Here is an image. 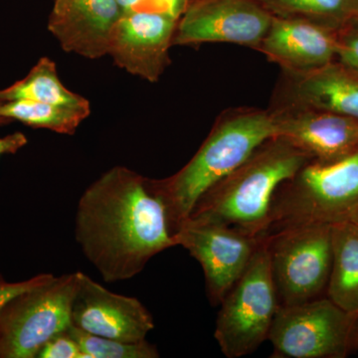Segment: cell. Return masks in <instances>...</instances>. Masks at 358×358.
I'll use <instances>...</instances> for the list:
<instances>
[{
    "label": "cell",
    "mask_w": 358,
    "mask_h": 358,
    "mask_svg": "<svg viewBox=\"0 0 358 358\" xmlns=\"http://www.w3.org/2000/svg\"><path fill=\"white\" fill-rule=\"evenodd\" d=\"M2 103L3 102H2L1 100H0V105H1ZM7 122H9V121H7V120L2 119V117H0V126H1V124H7Z\"/></svg>",
    "instance_id": "f546056e"
},
{
    "label": "cell",
    "mask_w": 358,
    "mask_h": 358,
    "mask_svg": "<svg viewBox=\"0 0 358 358\" xmlns=\"http://www.w3.org/2000/svg\"><path fill=\"white\" fill-rule=\"evenodd\" d=\"M91 106L58 105L18 100L0 105V117L54 133L73 134L89 117Z\"/></svg>",
    "instance_id": "d6986e66"
},
{
    "label": "cell",
    "mask_w": 358,
    "mask_h": 358,
    "mask_svg": "<svg viewBox=\"0 0 358 358\" xmlns=\"http://www.w3.org/2000/svg\"><path fill=\"white\" fill-rule=\"evenodd\" d=\"M0 100L3 103L28 100L58 105L90 106L84 96L66 88L58 76L57 66L48 57L40 59L20 81L0 90Z\"/></svg>",
    "instance_id": "ac0fdd59"
},
{
    "label": "cell",
    "mask_w": 358,
    "mask_h": 358,
    "mask_svg": "<svg viewBox=\"0 0 358 358\" xmlns=\"http://www.w3.org/2000/svg\"><path fill=\"white\" fill-rule=\"evenodd\" d=\"M278 136V117L250 113L219 124L196 155L178 173L155 179L166 201L174 235L200 197L246 162L259 147Z\"/></svg>",
    "instance_id": "3957f363"
},
{
    "label": "cell",
    "mask_w": 358,
    "mask_h": 358,
    "mask_svg": "<svg viewBox=\"0 0 358 358\" xmlns=\"http://www.w3.org/2000/svg\"><path fill=\"white\" fill-rule=\"evenodd\" d=\"M262 237L226 226L190 224L174 235L176 246L187 250L201 265L207 294L213 306L220 305L243 274Z\"/></svg>",
    "instance_id": "9c48e42d"
},
{
    "label": "cell",
    "mask_w": 358,
    "mask_h": 358,
    "mask_svg": "<svg viewBox=\"0 0 358 358\" xmlns=\"http://www.w3.org/2000/svg\"><path fill=\"white\" fill-rule=\"evenodd\" d=\"M301 102L358 122V79L334 69L312 71L296 86Z\"/></svg>",
    "instance_id": "e0dca14e"
},
{
    "label": "cell",
    "mask_w": 358,
    "mask_h": 358,
    "mask_svg": "<svg viewBox=\"0 0 358 358\" xmlns=\"http://www.w3.org/2000/svg\"><path fill=\"white\" fill-rule=\"evenodd\" d=\"M49 339L37 355L38 358H82L81 348L69 331Z\"/></svg>",
    "instance_id": "7402d4cb"
},
{
    "label": "cell",
    "mask_w": 358,
    "mask_h": 358,
    "mask_svg": "<svg viewBox=\"0 0 358 358\" xmlns=\"http://www.w3.org/2000/svg\"><path fill=\"white\" fill-rule=\"evenodd\" d=\"M352 352H358V320L352 334Z\"/></svg>",
    "instance_id": "f1b7e54d"
},
{
    "label": "cell",
    "mask_w": 358,
    "mask_h": 358,
    "mask_svg": "<svg viewBox=\"0 0 358 358\" xmlns=\"http://www.w3.org/2000/svg\"><path fill=\"white\" fill-rule=\"evenodd\" d=\"M77 272L53 275L0 310V358H35L42 346L72 326Z\"/></svg>",
    "instance_id": "52a82bcc"
},
{
    "label": "cell",
    "mask_w": 358,
    "mask_h": 358,
    "mask_svg": "<svg viewBox=\"0 0 358 358\" xmlns=\"http://www.w3.org/2000/svg\"><path fill=\"white\" fill-rule=\"evenodd\" d=\"M122 15L115 0H70L62 13L50 15L48 30L63 50L99 59L108 55L110 35Z\"/></svg>",
    "instance_id": "4fadbf2b"
},
{
    "label": "cell",
    "mask_w": 358,
    "mask_h": 358,
    "mask_svg": "<svg viewBox=\"0 0 358 358\" xmlns=\"http://www.w3.org/2000/svg\"><path fill=\"white\" fill-rule=\"evenodd\" d=\"M357 320L327 296L280 306L268 341L275 357L345 358L352 352Z\"/></svg>",
    "instance_id": "ba28073f"
},
{
    "label": "cell",
    "mask_w": 358,
    "mask_h": 358,
    "mask_svg": "<svg viewBox=\"0 0 358 358\" xmlns=\"http://www.w3.org/2000/svg\"><path fill=\"white\" fill-rule=\"evenodd\" d=\"M178 23L155 11L122 14L110 35L108 55L129 74L157 82L169 64V49Z\"/></svg>",
    "instance_id": "7c38bea8"
},
{
    "label": "cell",
    "mask_w": 358,
    "mask_h": 358,
    "mask_svg": "<svg viewBox=\"0 0 358 358\" xmlns=\"http://www.w3.org/2000/svg\"><path fill=\"white\" fill-rule=\"evenodd\" d=\"M341 60L348 67L358 73V36L348 39L338 48Z\"/></svg>",
    "instance_id": "d4e9b609"
},
{
    "label": "cell",
    "mask_w": 358,
    "mask_h": 358,
    "mask_svg": "<svg viewBox=\"0 0 358 358\" xmlns=\"http://www.w3.org/2000/svg\"><path fill=\"white\" fill-rule=\"evenodd\" d=\"M310 159L305 150L281 136L271 138L236 171L207 190L183 225L226 226L251 236H264L278 188Z\"/></svg>",
    "instance_id": "7a4b0ae2"
},
{
    "label": "cell",
    "mask_w": 358,
    "mask_h": 358,
    "mask_svg": "<svg viewBox=\"0 0 358 358\" xmlns=\"http://www.w3.org/2000/svg\"><path fill=\"white\" fill-rule=\"evenodd\" d=\"M220 306L214 336L226 357H246L267 341L280 303L264 237Z\"/></svg>",
    "instance_id": "5b68a950"
},
{
    "label": "cell",
    "mask_w": 358,
    "mask_h": 358,
    "mask_svg": "<svg viewBox=\"0 0 358 358\" xmlns=\"http://www.w3.org/2000/svg\"><path fill=\"white\" fill-rule=\"evenodd\" d=\"M117 6L121 8L122 13L126 14L131 11L138 10L143 0H115Z\"/></svg>",
    "instance_id": "4316f807"
},
{
    "label": "cell",
    "mask_w": 358,
    "mask_h": 358,
    "mask_svg": "<svg viewBox=\"0 0 358 358\" xmlns=\"http://www.w3.org/2000/svg\"><path fill=\"white\" fill-rule=\"evenodd\" d=\"M263 237L280 306L326 296L333 263L331 225L291 226Z\"/></svg>",
    "instance_id": "8992f818"
},
{
    "label": "cell",
    "mask_w": 358,
    "mask_h": 358,
    "mask_svg": "<svg viewBox=\"0 0 358 358\" xmlns=\"http://www.w3.org/2000/svg\"><path fill=\"white\" fill-rule=\"evenodd\" d=\"M75 238L103 281H127L164 250L176 246L166 201L155 179L115 166L78 202Z\"/></svg>",
    "instance_id": "6da1fadb"
},
{
    "label": "cell",
    "mask_w": 358,
    "mask_h": 358,
    "mask_svg": "<svg viewBox=\"0 0 358 358\" xmlns=\"http://www.w3.org/2000/svg\"><path fill=\"white\" fill-rule=\"evenodd\" d=\"M72 326L102 338L136 343L155 329L152 313L133 296L115 294L77 272Z\"/></svg>",
    "instance_id": "30bf717a"
},
{
    "label": "cell",
    "mask_w": 358,
    "mask_h": 358,
    "mask_svg": "<svg viewBox=\"0 0 358 358\" xmlns=\"http://www.w3.org/2000/svg\"><path fill=\"white\" fill-rule=\"evenodd\" d=\"M262 43L264 50L282 64L310 72L327 64L338 48L319 26L294 20H273Z\"/></svg>",
    "instance_id": "9a60e30c"
},
{
    "label": "cell",
    "mask_w": 358,
    "mask_h": 358,
    "mask_svg": "<svg viewBox=\"0 0 358 358\" xmlns=\"http://www.w3.org/2000/svg\"><path fill=\"white\" fill-rule=\"evenodd\" d=\"M69 1L70 0H53V10H52L51 15L56 16L62 13Z\"/></svg>",
    "instance_id": "83f0119b"
},
{
    "label": "cell",
    "mask_w": 358,
    "mask_h": 358,
    "mask_svg": "<svg viewBox=\"0 0 358 358\" xmlns=\"http://www.w3.org/2000/svg\"><path fill=\"white\" fill-rule=\"evenodd\" d=\"M333 263L326 296L358 317V225L353 221L331 225Z\"/></svg>",
    "instance_id": "2e32d148"
},
{
    "label": "cell",
    "mask_w": 358,
    "mask_h": 358,
    "mask_svg": "<svg viewBox=\"0 0 358 358\" xmlns=\"http://www.w3.org/2000/svg\"><path fill=\"white\" fill-rule=\"evenodd\" d=\"M352 221H353V222L357 223V225H358V214H357V216H355V219H353V220H352Z\"/></svg>",
    "instance_id": "4dcf8cb0"
},
{
    "label": "cell",
    "mask_w": 358,
    "mask_h": 358,
    "mask_svg": "<svg viewBox=\"0 0 358 358\" xmlns=\"http://www.w3.org/2000/svg\"><path fill=\"white\" fill-rule=\"evenodd\" d=\"M275 6L289 13L331 15L345 6L346 0H270Z\"/></svg>",
    "instance_id": "44dd1931"
},
{
    "label": "cell",
    "mask_w": 358,
    "mask_h": 358,
    "mask_svg": "<svg viewBox=\"0 0 358 358\" xmlns=\"http://www.w3.org/2000/svg\"><path fill=\"white\" fill-rule=\"evenodd\" d=\"M69 333L81 348L82 358H157V346L147 339L136 343L102 338L71 326Z\"/></svg>",
    "instance_id": "ffe728a7"
},
{
    "label": "cell",
    "mask_w": 358,
    "mask_h": 358,
    "mask_svg": "<svg viewBox=\"0 0 358 358\" xmlns=\"http://www.w3.org/2000/svg\"><path fill=\"white\" fill-rule=\"evenodd\" d=\"M278 136L313 159L331 162L358 148V122L334 113L278 117Z\"/></svg>",
    "instance_id": "5bb4252c"
},
{
    "label": "cell",
    "mask_w": 358,
    "mask_h": 358,
    "mask_svg": "<svg viewBox=\"0 0 358 358\" xmlns=\"http://www.w3.org/2000/svg\"><path fill=\"white\" fill-rule=\"evenodd\" d=\"M27 141L25 134L20 131L0 138V157L4 155L16 154L18 150L27 145Z\"/></svg>",
    "instance_id": "484cf974"
},
{
    "label": "cell",
    "mask_w": 358,
    "mask_h": 358,
    "mask_svg": "<svg viewBox=\"0 0 358 358\" xmlns=\"http://www.w3.org/2000/svg\"><path fill=\"white\" fill-rule=\"evenodd\" d=\"M187 6L188 0H143L138 10L155 11L179 20Z\"/></svg>",
    "instance_id": "cb8c5ba5"
},
{
    "label": "cell",
    "mask_w": 358,
    "mask_h": 358,
    "mask_svg": "<svg viewBox=\"0 0 358 358\" xmlns=\"http://www.w3.org/2000/svg\"><path fill=\"white\" fill-rule=\"evenodd\" d=\"M272 21L248 0H201L188 6L179 18L173 43L255 45L265 38Z\"/></svg>",
    "instance_id": "8fae6325"
},
{
    "label": "cell",
    "mask_w": 358,
    "mask_h": 358,
    "mask_svg": "<svg viewBox=\"0 0 358 358\" xmlns=\"http://www.w3.org/2000/svg\"><path fill=\"white\" fill-rule=\"evenodd\" d=\"M358 214V148L331 162L310 159L278 188L266 235L303 224L352 221Z\"/></svg>",
    "instance_id": "277c9868"
},
{
    "label": "cell",
    "mask_w": 358,
    "mask_h": 358,
    "mask_svg": "<svg viewBox=\"0 0 358 358\" xmlns=\"http://www.w3.org/2000/svg\"><path fill=\"white\" fill-rule=\"evenodd\" d=\"M54 275L39 274L21 282H8L0 274V310L18 294L48 281Z\"/></svg>",
    "instance_id": "603a6c76"
}]
</instances>
